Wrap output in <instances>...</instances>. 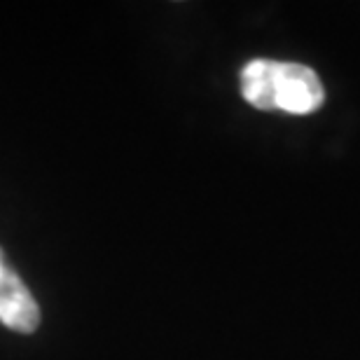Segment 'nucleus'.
<instances>
[{
	"mask_svg": "<svg viewBox=\"0 0 360 360\" xmlns=\"http://www.w3.org/2000/svg\"><path fill=\"white\" fill-rule=\"evenodd\" d=\"M241 94L260 110L311 115L326 101V89L309 66L255 59L241 70Z\"/></svg>",
	"mask_w": 360,
	"mask_h": 360,
	"instance_id": "nucleus-1",
	"label": "nucleus"
},
{
	"mask_svg": "<svg viewBox=\"0 0 360 360\" xmlns=\"http://www.w3.org/2000/svg\"><path fill=\"white\" fill-rule=\"evenodd\" d=\"M0 323L21 335H31L40 326V307L28 285L5 260L0 248Z\"/></svg>",
	"mask_w": 360,
	"mask_h": 360,
	"instance_id": "nucleus-2",
	"label": "nucleus"
}]
</instances>
